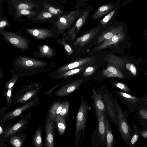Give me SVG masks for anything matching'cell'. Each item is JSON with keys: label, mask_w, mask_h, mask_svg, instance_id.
I'll return each mask as SVG.
<instances>
[{"label": "cell", "mask_w": 147, "mask_h": 147, "mask_svg": "<svg viewBox=\"0 0 147 147\" xmlns=\"http://www.w3.org/2000/svg\"><path fill=\"white\" fill-rule=\"evenodd\" d=\"M10 70L18 76H27L47 71L53 67V63L23 56H19L11 63Z\"/></svg>", "instance_id": "obj_1"}, {"label": "cell", "mask_w": 147, "mask_h": 147, "mask_svg": "<svg viewBox=\"0 0 147 147\" xmlns=\"http://www.w3.org/2000/svg\"><path fill=\"white\" fill-rule=\"evenodd\" d=\"M88 110V102L85 100L84 96L82 95L81 104L76 117L75 142L76 147H78L79 145L81 137V144L83 140Z\"/></svg>", "instance_id": "obj_2"}, {"label": "cell", "mask_w": 147, "mask_h": 147, "mask_svg": "<svg viewBox=\"0 0 147 147\" xmlns=\"http://www.w3.org/2000/svg\"><path fill=\"white\" fill-rule=\"evenodd\" d=\"M39 82L33 83L22 87L16 94L11 105L24 103L36 96L42 89Z\"/></svg>", "instance_id": "obj_3"}, {"label": "cell", "mask_w": 147, "mask_h": 147, "mask_svg": "<svg viewBox=\"0 0 147 147\" xmlns=\"http://www.w3.org/2000/svg\"><path fill=\"white\" fill-rule=\"evenodd\" d=\"M39 103V97L36 96L33 97L25 103L6 113L1 119L0 124H3L7 121L18 117L24 112L28 111L38 105Z\"/></svg>", "instance_id": "obj_4"}, {"label": "cell", "mask_w": 147, "mask_h": 147, "mask_svg": "<svg viewBox=\"0 0 147 147\" xmlns=\"http://www.w3.org/2000/svg\"><path fill=\"white\" fill-rule=\"evenodd\" d=\"M80 10H74L61 16L55 23L59 34L71 26L81 13Z\"/></svg>", "instance_id": "obj_5"}, {"label": "cell", "mask_w": 147, "mask_h": 147, "mask_svg": "<svg viewBox=\"0 0 147 147\" xmlns=\"http://www.w3.org/2000/svg\"><path fill=\"white\" fill-rule=\"evenodd\" d=\"M32 118L31 113L29 112L27 115L22 117L19 120L9 126L4 131V138H7L26 129Z\"/></svg>", "instance_id": "obj_6"}, {"label": "cell", "mask_w": 147, "mask_h": 147, "mask_svg": "<svg viewBox=\"0 0 147 147\" xmlns=\"http://www.w3.org/2000/svg\"><path fill=\"white\" fill-rule=\"evenodd\" d=\"M1 34L9 42L17 47L24 51L28 47V40L23 36L11 32L0 30Z\"/></svg>", "instance_id": "obj_7"}, {"label": "cell", "mask_w": 147, "mask_h": 147, "mask_svg": "<svg viewBox=\"0 0 147 147\" xmlns=\"http://www.w3.org/2000/svg\"><path fill=\"white\" fill-rule=\"evenodd\" d=\"M94 57H92L79 59L60 67L49 74L51 77L55 78L58 75L68 70L77 68L84 65H89L94 61Z\"/></svg>", "instance_id": "obj_8"}, {"label": "cell", "mask_w": 147, "mask_h": 147, "mask_svg": "<svg viewBox=\"0 0 147 147\" xmlns=\"http://www.w3.org/2000/svg\"><path fill=\"white\" fill-rule=\"evenodd\" d=\"M115 107L119 131L124 141L125 142L127 143L130 136L129 127L117 103L116 104Z\"/></svg>", "instance_id": "obj_9"}, {"label": "cell", "mask_w": 147, "mask_h": 147, "mask_svg": "<svg viewBox=\"0 0 147 147\" xmlns=\"http://www.w3.org/2000/svg\"><path fill=\"white\" fill-rule=\"evenodd\" d=\"M90 11V9L86 10L81 14L74 25L65 34L64 36L67 39L72 40L75 38L87 20Z\"/></svg>", "instance_id": "obj_10"}, {"label": "cell", "mask_w": 147, "mask_h": 147, "mask_svg": "<svg viewBox=\"0 0 147 147\" xmlns=\"http://www.w3.org/2000/svg\"><path fill=\"white\" fill-rule=\"evenodd\" d=\"M65 83L54 93L55 96L58 97H63L74 92L84 82L83 80H77Z\"/></svg>", "instance_id": "obj_11"}, {"label": "cell", "mask_w": 147, "mask_h": 147, "mask_svg": "<svg viewBox=\"0 0 147 147\" xmlns=\"http://www.w3.org/2000/svg\"><path fill=\"white\" fill-rule=\"evenodd\" d=\"M54 123V122L47 117L45 126V145L47 147L54 146L55 130Z\"/></svg>", "instance_id": "obj_12"}, {"label": "cell", "mask_w": 147, "mask_h": 147, "mask_svg": "<svg viewBox=\"0 0 147 147\" xmlns=\"http://www.w3.org/2000/svg\"><path fill=\"white\" fill-rule=\"evenodd\" d=\"M100 26L99 25L84 35L78 38L74 43L75 46L79 45V50H81L95 36L100 30Z\"/></svg>", "instance_id": "obj_13"}, {"label": "cell", "mask_w": 147, "mask_h": 147, "mask_svg": "<svg viewBox=\"0 0 147 147\" xmlns=\"http://www.w3.org/2000/svg\"><path fill=\"white\" fill-rule=\"evenodd\" d=\"M123 28L121 25L108 27L99 36L97 41L98 44L107 40L113 36L122 31Z\"/></svg>", "instance_id": "obj_14"}, {"label": "cell", "mask_w": 147, "mask_h": 147, "mask_svg": "<svg viewBox=\"0 0 147 147\" xmlns=\"http://www.w3.org/2000/svg\"><path fill=\"white\" fill-rule=\"evenodd\" d=\"M125 34L122 31L115 35L109 39L106 40L98 46L94 51H98L112 45H116L122 40L125 38Z\"/></svg>", "instance_id": "obj_15"}, {"label": "cell", "mask_w": 147, "mask_h": 147, "mask_svg": "<svg viewBox=\"0 0 147 147\" xmlns=\"http://www.w3.org/2000/svg\"><path fill=\"white\" fill-rule=\"evenodd\" d=\"M98 125V135L100 139L104 143H105L106 134L104 122V114L95 108Z\"/></svg>", "instance_id": "obj_16"}, {"label": "cell", "mask_w": 147, "mask_h": 147, "mask_svg": "<svg viewBox=\"0 0 147 147\" xmlns=\"http://www.w3.org/2000/svg\"><path fill=\"white\" fill-rule=\"evenodd\" d=\"M27 32L31 35L40 39H43L54 36L51 30L46 29H28Z\"/></svg>", "instance_id": "obj_17"}, {"label": "cell", "mask_w": 147, "mask_h": 147, "mask_svg": "<svg viewBox=\"0 0 147 147\" xmlns=\"http://www.w3.org/2000/svg\"><path fill=\"white\" fill-rule=\"evenodd\" d=\"M104 122L106 134V143L107 147H113L115 143L114 138L111 126L108 118L104 114Z\"/></svg>", "instance_id": "obj_18"}, {"label": "cell", "mask_w": 147, "mask_h": 147, "mask_svg": "<svg viewBox=\"0 0 147 147\" xmlns=\"http://www.w3.org/2000/svg\"><path fill=\"white\" fill-rule=\"evenodd\" d=\"M102 75L105 77H115L124 79V77L122 73L116 67L109 65L102 72Z\"/></svg>", "instance_id": "obj_19"}, {"label": "cell", "mask_w": 147, "mask_h": 147, "mask_svg": "<svg viewBox=\"0 0 147 147\" xmlns=\"http://www.w3.org/2000/svg\"><path fill=\"white\" fill-rule=\"evenodd\" d=\"M114 7L112 4L102 5L98 7L92 17V20H94L98 19L112 10Z\"/></svg>", "instance_id": "obj_20"}, {"label": "cell", "mask_w": 147, "mask_h": 147, "mask_svg": "<svg viewBox=\"0 0 147 147\" xmlns=\"http://www.w3.org/2000/svg\"><path fill=\"white\" fill-rule=\"evenodd\" d=\"M13 135L9 139V143L14 147H22L26 139V134L24 133H19Z\"/></svg>", "instance_id": "obj_21"}, {"label": "cell", "mask_w": 147, "mask_h": 147, "mask_svg": "<svg viewBox=\"0 0 147 147\" xmlns=\"http://www.w3.org/2000/svg\"><path fill=\"white\" fill-rule=\"evenodd\" d=\"M92 93V97L94 108L102 113H105L106 111V106L101 95L98 94L94 90H93Z\"/></svg>", "instance_id": "obj_22"}, {"label": "cell", "mask_w": 147, "mask_h": 147, "mask_svg": "<svg viewBox=\"0 0 147 147\" xmlns=\"http://www.w3.org/2000/svg\"><path fill=\"white\" fill-rule=\"evenodd\" d=\"M103 98L106 103V109L110 117L112 119L113 123L116 125H117V122L116 114L113 108L112 103L111 101L109 99L108 96L107 94L104 95Z\"/></svg>", "instance_id": "obj_23"}, {"label": "cell", "mask_w": 147, "mask_h": 147, "mask_svg": "<svg viewBox=\"0 0 147 147\" xmlns=\"http://www.w3.org/2000/svg\"><path fill=\"white\" fill-rule=\"evenodd\" d=\"M66 119L64 117L58 115H57L55 120L57 129L60 135H63L64 133L66 128Z\"/></svg>", "instance_id": "obj_24"}, {"label": "cell", "mask_w": 147, "mask_h": 147, "mask_svg": "<svg viewBox=\"0 0 147 147\" xmlns=\"http://www.w3.org/2000/svg\"><path fill=\"white\" fill-rule=\"evenodd\" d=\"M42 132V126H40L37 129L33 136V144L36 147H42L43 146Z\"/></svg>", "instance_id": "obj_25"}, {"label": "cell", "mask_w": 147, "mask_h": 147, "mask_svg": "<svg viewBox=\"0 0 147 147\" xmlns=\"http://www.w3.org/2000/svg\"><path fill=\"white\" fill-rule=\"evenodd\" d=\"M88 65H84L79 67L68 70L58 75L55 78H65L68 76L75 75L84 70Z\"/></svg>", "instance_id": "obj_26"}, {"label": "cell", "mask_w": 147, "mask_h": 147, "mask_svg": "<svg viewBox=\"0 0 147 147\" xmlns=\"http://www.w3.org/2000/svg\"><path fill=\"white\" fill-rule=\"evenodd\" d=\"M57 16L53 14L45 9L38 13L37 16L33 18L34 21H45L47 20Z\"/></svg>", "instance_id": "obj_27"}, {"label": "cell", "mask_w": 147, "mask_h": 147, "mask_svg": "<svg viewBox=\"0 0 147 147\" xmlns=\"http://www.w3.org/2000/svg\"><path fill=\"white\" fill-rule=\"evenodd\" d=\"M61 102L60 101L56 102L52 105L49 109L47 117L54 122L57 116L56 112L57 109Z\"/></svg>", "instance_id": "obj_28"}, {"label": "cell", "mask_w": 147, "mask_h": 147, "mask_svg": "<svg viewBox=\"0 0 147 147\" xmlns=\"http://www.w3.org/2000/svg\"><path fill=\"white\" fill-rule=\"evenodd\" d=\"M39 50L42 56L51 57L54 55V53L53 49L47 45H42L40 47Z\"/></svg>", "instance_id": "obj_29"}, {"label": "cell", "mask_w": 147, "mask_h": 147, "mask_svg": "<svg viewBox=\"0 0 147 147\" xmlns=\"http://www.w3.org/2000/svg\"><path fill=\"white\" fill-rule=\"evenodd\" d=\"M44 6L45 9L57 16H59L63 13V11L49 4H44Z\"/></svg>", "instance_id": "obj_30"}, {"label": "cell", "mask_w": 147, "mask_h": 147, "mask_svg": "<svg viewBox=\"0 0 147 147\" xmlns=\"http://www.w3.org/2000/svg\"><path fill=\"white\" fill-rule=\"evenodd\" d=\"M12 89V88L7 89L4 92L5 95L7 100L6 107H5L6 109L9 108L12 105V100L13 97Z\"/></svg>", "instance_id": "obj_31"}, {"label": "cell", "mask_w": 147, "mask_h": 147, "mask_svg": "<svg viewBox=\"0 0 147 147\" xmlns=\"http://www.w3.org/2000/svg\"><path fill=\"white\" fill-rule=\"evenodd\" d=\"M118 93L124 99L131 103H135L138 101V99L136 97L127 93L119 91Z\"/></svg>", "instance_id": "obj_32"}, {"label": "cell", "mask_w": 147, "mask_h": 147, "mask_svg": "<svg viewBox=\"0 0 147 147\" xmlns=\"http://www.w3.org/2000/svg\"><path fill=\"white\" fill-rule=\"evenodd\" d=\"M108 61L116 67H121L123 63V61L121 59L114 56H111L108 59Z\"/></svg>", "instance_id": "obj_33"}, {"label": "cell", "mask_w": 147, "mask_h": 147, "mask_svg": "<svg viewBox=\"0 0 147 147\" xmlns=\"http://www.w3.org/2000/svg\"><path fill=\"white\" fill-rule=\"evenodd\" d=\"M58 42L64 47L67 54L70 55L73 53V49L66 42L65 39L63 38L62 39L58 40Z\"/></svg>", "instance_id": "obj_34"}, {"label": "cell", "mask_w": 147, "mask_h": 147, "mask_svg": "<svg viewBox=\"0 0 147 147\" xmlns=\"http://www.w3.org/2000/svg\"><path fill=\"white\" fill-rule=\"evenodd\" d=\"M35 5L31 3H20L16 6V11L22 9H31Z\"/></svg>", "instance_id": "obj_35"}, {"label": "cell", "mask_w": 147, "mask_h": 147, "mask_svg": "<svg viewBox=\"0 0 147 147\" xmlns=\"http://www.w3.org/2000/svg\"><path fill=\"white\" fill-rule=\"evenodd\" d=\"M17 16H20L22 15H25L29 16H35L38 14L36 12L28 9H22L17 11Z\"/></svg>", "instance_id": "obj_36"}, {"label": "cell", "mask_w": 147, "mask_h": 147, "mask_svg": "<svg viewBox=\"0 0 147 147\" xmlns=\"http://www.w3.org/2000/svg\"><path fill=\"white\" fill-rule=\"evenodd\" d=\"M115 9H113L108 13L100 21V24L105 26L107 24L114 14Z\"/></svg>", "instance_id": "obj_37"}, {"label": "cell", "mask_w": 147, "mask_h": 147, "mask_svg": "<svg viewBox=\"0 0 147 147\" xmlns=\"http://www.w3.org/2000/svg\"><path fill=\"white\" fill-rule=\"evenodd\" d=\"M18 76L13 74L12 78L6 82L4 87L5 89L7 90L12 88L18 79Z\"/></svg>", "instance_id": "obj_38"}, {"label": "cell", "mask_w": 147, "mask_h": 147, "mask_svg": "<svg viewBox=\"0 0 147 147\" xmlns=\"http://www.w3.org/2000/svg\"><path fill=\"white\" fill-rule=\"evenodd\" d=\"M69 103L68 101H66L65 104L59 114L65 119L67 115L69 108Z\"/></svg>", "instance_id": "obj_39"}, {"label": "cell", "mask_w": 147, "mask_h": 147, "mask_svg": "<svg viewBox=\"0 0 147 147\" xmlns=\"http://www.w3.org/2000/svg\"><path fill=\"white\" fill-rule=\"evenodd\" d=\"M96 67L94 66H91L87 67L84 71L83 76L87 77L92 75L95 70Z\"/></svg>", "instance_id": "obj_40"}, {"label": "cell", "mask_w": 147, "mask_h": 147, "mask_svg": "<svg viewBox=\"0 0 147 147\" xmlns=\"http://www.w3.org/2000/svg\"><path fill=\"white\" fill-rule=\"evenodd\" d=\"M114 85L123 91L126 92H130L129 88L124 84L120 82H115L113 83Z\"/></svg>", "instance_id": "obj_41"}, {"label": "cell", "mask_w": 147, "mask_h": 147, "mask_svg": "<svg viewBox=\"0 0 147 147\" xmlns=\"http://www.w3.org/2000/svg\"><path fill=\"white\" fill-rule=\"evenodd\" d=\"M126 68L129 70L134 76H136L137 74V69L134 65L132 63H128L126 64Z\"/></svg>", "instance_id": "obj_42"}, {"label": "cell", "mask_w": 147, "mask_h": 147, "mask_svg": "<svg viewBox=\"0 0 147 147\" xmlns=\"http://www.w3.org/2000/svg\"><path fill=\"white\" fill-rule=\"evenodd\" d=\"M139 135L136 133L134 134L131 138L129 143L130 146H133L136 142L138 138Z\"/></svg>", "instance_id": "obj_43"}, {"label": "cell", "mask_w": 147, "mask_h": 147, "mask_svg": "<svg viewBox=\"0 0 147 147\" xmlns=\"http://www.w3.org/2000/svg\"><path fill=\"white\" fill-rule=\"evenodd\" d=\"M139 114L142 119H147V109H140Z\"/></svg>", "instance_id": "obj_44"}, {"label": "cell", "mask_w": 147, "mask_h": 147, "mask_svg": "<svg viewBox=\"0 0 147 147\" xmlns=\"http://www.w3.org/2000/svg\"><path fill=\"white\" fill-rule=\"evenodd\" d=\"M66 101L62 102H61L60 104L58 107L56 112V115H59L62 109L65 105Z\"/></svg>", "instance_id": "obj_45"}, {"label": "cell", "mask_w": 147, "mask_h": 147, "mask_svg": "<svg viewBox=\"0 0 147 147\" xmlns=\"http://www.w3.org/2000/svg\"><path fill=\"white\" fill-rule=\"evenodd\" d=\"M69 81H67L65 82H63L62 83H61L58 84L55 86V87H53V88H52L50 90H48L47 92L45 93V95H50L51 94V93L53 91L54 89H55L56 88L59 86H60L63 84H65L67 82H68Z\"/></svg>", "instance_id": "obj_46"}, {"label": "cell", "mask_w": 147, "mask_h": 147, "mask_svg": "<svg viewBox=\"0 0 147 147\" xmlns=\"http://www.w3.org/2000/svg\"><path fill=\"white\" fill-rule=\"evenodd\" d=\"M8 24L7 22L5 20H1L0 22V30L7 26Z\"/></svg>", "instance_id": "obj_47"}, {"label": "cell", "mask_w": 147, "mask_h": 147, "mask_svg": "<svg viewBox=\"0 0 147 147\" xmlns=\"http://www.w3.org/2000/svg\"><path fill=\"white\" fill-rule=\"evenodd\" d=\"M141 134L143 137L147 138V130L142 131Z\"/></svg>", "instance_id": "obj_48"}, {"label": "cell", "mask_w": 147, "mask_h": 147, "mask_svg": "<svg viewBox=\"0 0 147 147\" xmlns=\"http://www.w3.org/2000/svg\"><path fill=\"white\" fill-rule=\"evenodd\" d=\"M4 131L3 130L2 127L1 126V125L0 126V134L1 135L3 134Z\"/></svg>", "instance_id": "obj_49"}, {"label": "cell", "mask_w": 147, "mask_h": 147, "mask_svg": "<svg viewBox=\"0 0 147 147\" xmlns=\"http://www.w3.org/2000/svg\"><path fill=\"white\" fill-rule=\"evenodd\" d=\"M145 101L147 102V96L145 98Z\"/></svg>", "instance_id": "obj_50"}, {"label": "cell", "mask_w": 147, "mask_h": 147, "mask_svg": "<svg viewBox=\"0 0 147 147\" xmlns=\"http://www.w3.org/2000/svg\"><path fill=\"white\" fill-rule=\"evenodd\" d=\"M145 74L146 75V77H147V71H145Z\"/></svg>", "instance_id": "obj_51"}, {"label": "cell", "mask_w": 147, "mask_h": 147, "mask_svg": "<svg viewBox=\"0 0 147 147\" xmlns=\"http://www.w3.org/2000/svg\"></svg>", "instance_id": "obj_52"}]
</instances>
